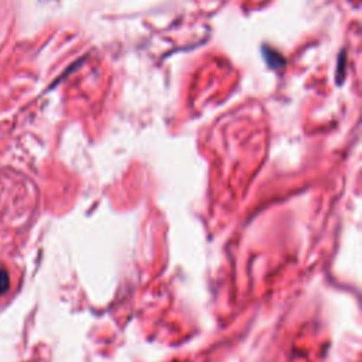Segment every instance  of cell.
Returning a JSON list of instances; mask_svg holds the SVG:
<instances>
[{
  "label": "cell",
  "mask_w": 362,
  "mask_h": 362,
  "mask_svg": "<svg viewBox=\"0 0 362 362\" xmlns=\"http://www.w3.org/2000/svg\"><path fill=\"white\" fill-rule=\"evenodd\" d=\"M8 289V273L0 272V292H5Z\"/></svg>",
  "instance_id": "cell-1"
}]
</instances>
